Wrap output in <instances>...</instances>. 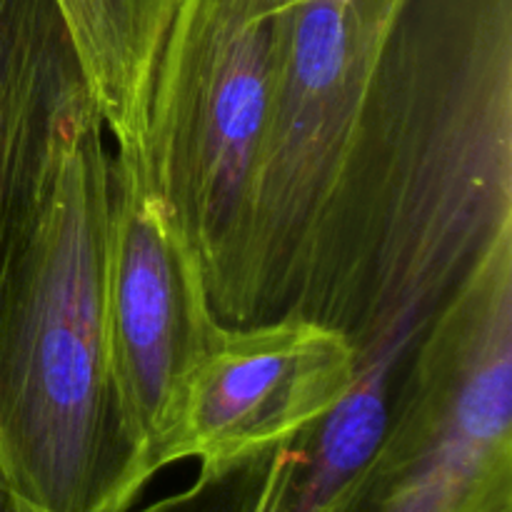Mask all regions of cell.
I'll return each instance as SVG.
<instances>
[{"instance_id": "cell-4", "label": "cell", "mask_w": 512, "mask_h": 512, "mask_svg": "<svg viewBox=\"0 0 512 512\" xmlns=\"http://www.w3.org/2000/svg\"><path fill=\"white\" fill-rule=\"evenodd\" d=\"M512 500V243L410 360L378 455L333 512H488Z\"/></svg>"}, {"instance_id": "cell-2", "label": "cell", "mask_w": 512, "mask_h": 512, "mask_svg": "<svg viewBox=\"0 0 512 512\" xmlns=\"http://www.w3.org/2000/svg\"><path fill=\"white\" fill-rule=\"evenodd\" d=\"M110 190L105 125L85 103L0 290V483L38 512H125L150 483L110 390Z\"/></svg>"}, {"instance_id": "cell-6", "label": "cell", "mask_w": 512, "mask_h": 512, "mask_svg": "<svg viewBox=\"0 0 512 512\" xmlns=\"http://www.w3.org/2000/svg\"><path fill=\"white\" fill-rule=\"evenodd\" d=\"M105 343L120 430L153 480L195 363L220 330L205 270L145 153H110Z\"/></svg>"}, {"instance_id": "cell-11", "label": "cell", "mask_w": 512, "mask_h": 512, "mask_svg": "<svg viewBox=\"0 0 512 512\" xmlns=\"http://www.w3.org/2000/svg\"><path fill=\"white\" fill-rule=\"evenodd\" d=\"M488 512H512V500H505V503H498L495 508H490Z\"/></svg>"}, {"instance_id": "cell-10", "label": "cell", "mask_w": 512, "mask_h": 512, "mask_svg": "<svg viewBox=\"0 0 512 512\" xmlns=\"http://www.w3.org/2000/svg\"><path fill=\"white\" fill-rule=\"evenodd\" d=\"M278 453V450H275ZM273 453V455H275ZM273 455L260 458L245 468L233 470L228 475H198L195 485H190L185 493L173 495L158 505H150L145 510L135 512H258L260 498H263L265 478H268ZM0 512H38L28 503L10 493L0 483ZM133 512V510H125Z\"/></svg>"}, {"instance_id": "cell-8", "label": "cell", "mask_w": 512, "mask_h": 512, "mask_svg": "<svg viewBox=\"0 0 512 512\" xmlns=\"http://www.w3.org/2000/svg\"><path fill=\"white\" fill-rule=\"evenodd\" d=\"M85 103L58 0H0V290L43 208L65 123Z\"/></svg>"}, {"instance_id": "cell-9", "label": "cell", "mask_w": 512, "mask_h": 512, "mask_svg": "<svg viewBox=\"0 0 512 512\" xmlns=\"http://www.w3.org/2000/svg\"><path fill=\"white\" fill-rule=\"evenodd\" d=\"M180 0H58L115 150L145 153L155 63Z\"/></svg>"}, {"instance_id": "cell-1", "label": "cell", "mask_w": 512, "mask_h": 512, "mask_svg": "<svg viewBox=\"0 0 512 512\" xmlns=\"http://www.w3.org/2000/svg\"><path fill=\"white\" fill-rule=\"evenodd\" d=\"M508 235L512 0H408L290 310L353 345L345 403L393 413L418 345Z\"/></svg>"}, {"instance_id": "cell-3", "label": "cell", "mask_w": 512, "mask_h": 512, "mask_svg": "<svg viewBox=\"0 0 512 512\" xmlns=\"http://www.w3.org/2000/svg\"><path fill=\"white\" fill-rule=\"evenodd\" d=\"M405 3H270L273 85L233 268L215 305L220 323H263L298 303Z\"/></svg>"}, {"instance_id": "cell-12", "label": "cell", "mask_w": 512, "mask_h": 512, "mask_svg": "<svg viewBox=\"0 0 512 512\" xmlns=\"http://www.w3.org/2000/svg\"><path fill=\"white\" fill-rule=\"evenodd\" d=\"M270 3H290V0H270Z\"/></svg>"}, {"instance_id": "cell-7", "label": "cell", "mask_w": 512, "mask_h": 512, "mask_svg": "<svg viewBox=\"0 0 512 512\" xmlns=\"http://www.w3.org/2000/svg\"><path fill=\"white\" fill-rule=\"evenodd\" d=\"M355 368L350 340L308 315L223 323L185 383L165 465L198 460L215 478L268 458L338 408Z\"/></svg>"}, {"instance_id": "cell-5", "label": "cell", "mask_w": 512, "mask_h": 512, "mask_svg": "<svg viewBox=\"0 0 512 512\" xmlns=\"http://www.w3.org/2000/svg\"><path fill=\"white\" fill-rule=\"evenodd\" d=\"M268 0H180L153 73L145 158L218 305L273 85Z\"/></svg>"}]
</instances>
